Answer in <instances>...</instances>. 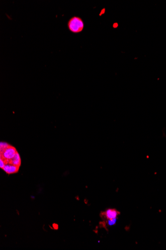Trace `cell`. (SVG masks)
I'll return each instance as SVG.
<instances>
[{
	"instance_id": "6da1fadb",
	"label": "cell",
	"mask_w": 166,
	"mask_h": 250,
	"mask_svg": "<svg viewBox=\"0 0 166 250\" xmlns=\"http://www.w3.org/2000/svg\"><path fill=\"white\" fill-rule=\"evenodd\" d=\"M67 25L70 31L75 34L82 32L85 26L82 19L78 16H74L71 18L68 21Z\"/></svg>"
},
{
	"instance_id": "7a4b0ae2",
	"label": "cell",
	"mask_w": 166,
	"mask_h": 250,
	"mask_svg": "<svg viewBox=\"0 0 166 250\" xmlns=\"http://www.w3.org/2000/svg\"><path fill=\"white\" fill-rule=\"evenodd\" d=\"M17 152L14 147L10 145L4 150L1 151V158L3 159L6 164H7L15 157Z\"/></svg>"
},
{
	"instance_id": "3957f363",
	"label": "cell",
	"mask_w": 166,
	"mask_h": 250,
	"mask_svg": "<svg viewBox=\"0 0 166 250\" xmlns=\"http://www.w3.org/2000/svg\"><path fill=\"white\" fill-rule=\"evenodd\" d=\"M19 167L14 165L12 164L7 163L5 164L3 170L6 173H7V174H11L17 173L19 171Z\"/></svg>"
},
{
	"instance_id": "277c9868",
	"label": "cell",
	"mask_w": 166,
	"mask_h": 250,
	"mask_svg": "<svg viewBox=\"0 0 166 250\" xmlns=\"http://www.w3.org/2000/svg\"><path fill=\"white\" fill-rule=\"evenodd\" d=\"M107 220L114 219L118 217L119 213L115 209H108L103 213Z\"/></svg>"
},
{
	"instance_id": "5b68a950",
	"label": "cell",
	"mask_w": 166,
	"mask_h": 250,
	"mask_svg": "<svg viewBox=\"0 0 166 250\" xmlns=\"http://www.w3.org/2000/svg\"><path fill=\"white\" fill-rule=\"evenodd\" d=\"M8 163L12 164L19 167L21 165V159L19 153L17 152L15 157L9 161Z\"/></svg>"
},
{
	"instance_id": "8992f818",
	"label": "cell",
	"mask_w": 166,
	"mask_h": 250,
	"mask_svg": "<svg viewBox=\"0 0 166 250\" xmlns=\"http://www.w3.org/2000/svg\"><path fill=\"white\" fill-rule=\"evenodd\" d=\"M117 220H118L117 218H114V219L107 220V224H108V225H109V226L114 225V224H116V221H117Z\"/></svg>"
},
{
	"instance_id": "52a82bcc",
	"label": "cell",
	"mask_w": 166,
	"mask_h": 250,
	"mask_svg": "<svg viewBox=\"0 0 166 250\" xmlns=\"http://www.w3.org/2000/svg\"><path fill=\"white\" fill-rule=\"evenodd\" d=\"M5 164V162L4 161L3 159H2V158L0 159V168L1 169H3V168L4 167Z\"/></svg>"
}]
</instances>
